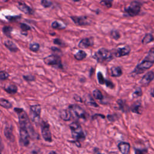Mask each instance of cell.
Segmentation results:
<instances>
[{"instance_id":"obj_49","label":"cell","mask_w":154,"mask_h":154,"mask_svg":"<svg viewBox=\"0 0 154 154\" xmlns=\"http://www.w3.org/2000/svg\"><path fill=\"white\" fill-rule=\"evenodd\" d=\"M73 1H75V2H78V1H79L80 0H72Z\"/></svg>"},{"instance_id":"obj_26","label":"cell","mask_w":154,"mask_h":154,"mask_svg":"<svg viewBox=\"0 0 154 154\" xmlns=\"http://www.w3.org/2000/svg\"><path fill=\"white\" fill-rule=\"evenodd\" d=\"M12 32V28L9 26H5L3 28V32L8 37H11V33Z\"/></svg>"},{"instance_id":"obj_11","label":"cell","mask_w":154,"mask_h":154,"mask_svg":"<svg viewBox=\"0 0 154 154\" xmlns=\"http://www.w3.org/2000/svg\"><path fill=\"white\" fill-rule=\"evenodd\" d=\"M72 21L77 25L84 26L88 25L90 24V20L86 16H70Z\"/></svg>"},{"instance_id":"obj_10","label":"cell","mask_w":154,"mask_h":154,"mask_svg":"<svg viewBox=\"0 0 154 154\" xmlns=\"http://www.w3.org/2000/svg\"><path fill=\"white\" fill-rule=\"evenodd\" d=\"M31 117L34 122H38L40 120L41 107L40 105H34L30 107Z\"/></svg>"},{"instance_id":"obj_38","label":"cell","mask_w":154,"mask_h":154,"mask_svg":"<svg viewBox=\"0 0 154 154\" xmlns=\"http://www.w3.org/2000/svg\"><path fill=\"white\" fill-rule=\"evenodd\" d=\"M20 28H21V30L23 31H24V32H27V31H28V30H31V27L29 25H28L27 24H24V23L20 24Z\"/></svg>"},{"instance_id":"obj_28","label":"cell","mask_w":154,"mask_h":154,"mask_svg":"<svg viewBox=\"0 0 154 154\" xmlns=\"http://www.w3.org/2000/svg\"><path fill=\"white\" fill-rule=\"evenodd\" d=\"M110 36L115 40H118L120 37V34L117 30H112L110 33Z\"/></svg>"},{"instance_id":"obj_5","label":"cell","mask_w":154,"mask_h":154,"mask_svg":"<svg viewBox=\"0 0 154 154\" xmlns=\"http://www.w3.org/2000/svg\"><path fill=\"white\" fill-rule=\"evenodd\" d=\"M141 4L140 2L134 1L130 3L129 6L125 8V12L130 16H136L138 15L141 10Z\"/></svg>"},{"instance_id":"obj_3","label":"cell","mask_w":154,"mask_h":154,"mask_svg":"<svg viewBox=\"0 0 154 154\" xmlns=\"http://www.w3.org/2000/svg\"><path fill=\"white\" fill-rule=\"evenodd\" d=\"M44 61L45 64L49 65V66H52L57 68H63V65L61 63V58L55 54L50 55L46 57H45L44 59Z\"/></svg>"},{"instance_id":"obj_41","label":"cell","mask_w":154,"mask_h":154,"mask_svg":"<svg viewBox=\"0 0 154 154\" xmlns=\"http://www.w3.org/2000/svg\"><path fill=\"white\" fill-rule=\"evenodd\" d=\"M87 104L90 105H91V106H94V107H97L98 105L96 104V102L92 99L91 98H90V99H89V101L87 102Z\"/></svg>"},{"instance_id":"obj_13","label":"cell","mask_w":154,"mask_h":154,"mask_svg":"<svg viewBox=\"0 0 154 154\" xmlns=\"http://www.w3.org/2000/svg\"><path fill=\"white\" fill-rule=\"evenodd\" d=\"M17 7L20 11L25 14L33 15L34 13L33 10L31 7H30L28 6H27L25 3L18 2Z\"/></svg>"},{"instance_id":"obj_23","label":"cell","mask_w":154,"mask_h":154,"mask_svg":"<svg viewBox=\"0 0 154 154\" xmlns=\"http://www.w3.org/2000/svg\"><path fill=\"white\" fill-rule=\"evenodd\" d=\"M4 90L9 94H15L18 91V87L14 84H10L7 87L4 88Z\"/></svg>"},{"instance_id":"obj_4","label":"cell","mask_w":154,"mask_h":154,"mask_svg":"<svg viewBox=\"0 0 154 154\" xmlns=\"http://www.w3.org/2000/svg\"><path fill=\"white\" fill-rule=\"evenodd\" d=\"M15 111L17 113L19 117V122L20 127H24L27 128V127L30 124L29 117L26 113V112L24 111L22 108H15L14 109Z\"/></svg>"},{"instance_id":"obj_43","label":"cell","mask_w":154,"mask_h":154,"mask_svg":"<svg viewBox=\"0 0 154 154\" xmlns=\"http://www.w3.org/2000/svg\"><path fill=\"white\" fill-rule=\"evenodd\" d=\"M51 50H52L53 51H54V52H60L61 53V51L58 49L57 48H56V47H52L51 48Z\"/></svg>"},{"instance_id":"obj_1","label":"cell","mask_w":154,"mask_h":154,"mask_svg":"<svg viewBox=\"0 0 154 154\" xmlns=\"http://www.w3.org/2000/svg\"><path fill=\"white\" fill-rule=\"evenodd\" d=\"M70 128L71 129L72 135V137L75 140V142H78L79 143L85 140L86 136L84 132L81 127L76 122L72 123L70 125Z\"/></svg>"},{"instance_id":"obj_7","label":"cell","mask_w":154,"mask_h":154,"mask_svg":"<svg viewBox=\"0 0 154 154\" xmlns=\"http://www.w3.org/2000/svg\"><path fill=\"white\" fill-rule=\"evenodd\" d=\"M41 129H42V134L44 140L48 142L52 141V136H51L49 125L48 123L42 122L41 124Z\"/></svg>"},{"instance_id":"obj_2","label":"cell","mask_w":154,"mask_h":154,"mask_svg":"<svg viewBox=\"0 0 154 154\" xmlns=\"http://www.w3.org/2000/svg\"><path fill=\"white\" fill-rule=\"evenodd\" d=\"M95 58L99 63H104L105 61H110L113 58V55L109 50L105 48H101L94 55Z\"/></svg>"},{"instance_id":"obj_45","label":"cell","mask_w":154,"mask_h":154,"mask_svg":"<svg viewBox=\"0 0 154 154\" xmlns=\"http://www.w3.org/2000/svg\"><path fill=\"white\" fill-rule=\"evenodd\" d=\"M94 154H104V153H101V152H99L98 150L96 151V150H95V152H94Z\"/></svg>"},{"instance_id":"obj_30","label":"cell","mask_w":154,"mask_h":154,"mask_svg":"<svg viewBox=\"0 0 154 154\" xmlns=\"http://www.w3.org/2000/svg\"><path fill=\"white\" fill-rule=\"evenodd\" d=\"M6 19L10 22H15L17 21V20H19L21 18V16L20 15H17V16H6Z\"/></svg>"},{"instance_id":"obj_19","label":"cell","mask_w":154,"mask_h":154,"mask_svg":"<svg viewBox=\"0 0 154 154\" xmlns=\"http://www.w3.org/2000/svg\"><path fill=\"white\" fill-rule=\"evenodd\" d=\"M4 44L5 46L11 51V52L15 53L18 51V48L17 47L16 45L13 42H12V40H6L4 41Z\"/></svg>"},{"instance_id":"obj_48","label":"cell","mask_w":154,"mask_h":154,"mask_svg":"<svg viewBox=\"0 0 154 154\" xmlns=\"http://www.w3.org/2000/svg\"><path fill=\"white\" fill-rule=\"evenodd\" d=\"M109 154H118V153L117 152H110L109 153Z\"/></svg>"},{"instance_id":"obj_9","label":"cell","mask_w":154,"mask_h":154,"mask_svg":"<svg viewBox=\"0 0 154 154\" xmlns=\"http://www.w3.org/2000/svg\"><path fill=\"white\" fill-rule=\"evenodd\" d=\"M70 112L74 113V114L80 119H86V113L85 111L77 105H71L69 106Z\"/></svg>"},{"instance_id":"obj_44","label":"cell","mask_w":154,"mask_h":154,"mask_svg":"<svg viewBox=\"0 0 154 154\" xmlns=\"http://www.w3.org/2000/svg\"><path fill=\"white\" fill-rule=\"evenodd\" d=\"M0 149L3 150V143H2V139L1 136H0Z\"/></svg>"},{"instance_id":"obj_47","label":"cell","mask_w":154,"mask_h":154,"mask_svg":"<svg viewBox=\"0 0 154 154\" xmlns=\"http://www.w3.org/2000/svg\"><path fill=\"white\" fill-rule=\"evenodd\" d=\"M49 154H58L57 152H56L55 151H51L49 152Z\"/></svg>"},{"instance_id":"obj_17","label":"cell","mask_w":154,"mask_h":154,"mask_svg":"<svg viewBox=\"0 0 154 154\" xmlns=\"http://www.w3.org/2000/svg\"><path fill=\"white\" fill-rule=\"evenodd\" d=\"M4 136L8 140L11 141L12 142H13L15 141V137L13 134L12 126L10 125H6L4 129Z\"/></svg>"},{"instance_id":"obj_12","label":"cell","mask_w":154,"mask_h":154,"mask_svg":"<svg viewBox=\"0 0 154 154\" xmlns=\"http://www.w3.org/2000/svg\"><path fill=\"white\" fill-rule=\"evenodd\" d=\"M131 52V48L128 46H123L121 48H119L116 51L115 53V56L117 57H121L128 56Z\"/></svg>"},{"instance_id":"obj_27","label":"cell","mask_w":154,"mask_h":154,"mask_svg":"<svg viewBox=\"0 0 154 154\" xmlns=\"http://www.w3.org/2000/svg\"><path fill=\"white\" fill-rule=\"evenodd\" d=\"M29 48L31 51H33V52H37V51L39 50L40 45L37 43H32L30 44Z\"/></svg>"},{"instance_id":"obj_31","label":"cell","mask_w":154,"mask_h":154,"mask_svg":"<svg viewBox=\"0 0 154 154\" xmlns=\"http://www.w3.org/2000/svg\"><path fill=\"white\" fill-rule=\"evenodd\" d=\"M9 77V74L6 71L2 70L0 71V80H6Z\"/></svg>"},{"instance_id":"obj_18","label":"cell","mask_w":154,"mask_h":154,"mask_svg":"<svg viewBox=\"0 0 154 154\" xmlns=\"http://www.w3.org/2000/svg\"><path fill=\"white\" fill-rule=\"evenodd\" d=\"M118 148L122 154H128L130 150L129 143L126 142H120L118 145Z\"/></svg>"},{"instance_id":"obj_40","label":"cell","mask_w":154,"mask_h":154,"mask_svg":"<svg viewBox=\"0 0 154 154\" xmlns=\"http://www.w3.org/2000/svg\"><path fill=\"white\" fill-rule=\"evenodd\" d=\"M54 44L56 45H60V46H62L64 44L63 41L60 39H55L54 40Z\"/></svg>"},{"instance_id":"obj_37","label":"cell","mask_w":154,"mask_h":154,"mask_svg":"<svg viewBox=\"0 0 154 154\" xmlns=\"http://www.w3.org/2000/svg\"><path fill=\"white\" fill-rule=\"evenodd\" d=\"M146 59L154 61L153 60V59H154V48H152L149 51V52L148 53V56L146 57Z\"/></svg>"},{"instance_id":"obj_8","label":"cell","mask_w":154,"mask_h":154,"mask_svg":"<svg viewBox=\"0 0 154 154\" xmlns=\"http://www.w3.org/2000/svg\"><path fill=\"white\" fill-rule=\"evenodd\" d=\"M29 136L27 128L20 127V142L23 146H27L30 144Z\"/></svg>"},{"instance_id":"obj_14","label":"cell","mask_w":154,"mask_h":154,"mask_svg":"<svg viewBox=\"0 0 154 154\" xmlns=\"http://www.w3.org/2000/svg\"><path fill=\"white\" fill-rule=\"evenodd\" d=\"M97 76H98V82L100 84H101V85L105 84L107 86V87H108L110 89H113V87H115L114 84L111 81L105 79V78L104 77L103 75H102V74L101 72H99L98 73Z\"/></svg>"},{"instance_id":"obj_34","label":"cell","mask_w":154,"mask_h":154,"mask_svg":"<svg viewBox=\"0 0 154 154\" xmlns=\"http://www.w3.org/2000/svg\"><path fill=\"white\" fill-rule=\"evenodd\" d=\"M41 4H42L45 8H48L50 7L51 6L53 5V3L49 0H41L40 1Z\"/></svg>"},{"instance_id":"obj_51","label":"cell","mask_w":154,"mask_h":154,"mask_svg":"<svg viewBox=\"0 0 154 154\" xmlns=\"http://www.w3.org/2000/svg\"><path fill=\"white\" fill-rule=\"evenodd\" d=\"M152 1H154V0H152Z\"/></svg>"},{"instance_id":"obj_22","label":"cell","mask_w":154,"mask_h":154,"mask_svg":"<svg viewBox=\"0 0 154 154\" xmlns=\"http://www.w3.org/2000/svg\"><path fill=\"white\" fill-rule=\"evenodd\" d=\"M86 56H87L86 53L83 50H79V51H78L77 53L74 56L75 58L77 60H79V61L83 60V59H84L86 57Z\"/></svg>"},{"instance_id":"obj_25","label":"cell","mask_w":154,"mask_h":154,"mask_svg":"<svg viewBox=\"0 0 154 154\" xmlns=\"http://www.w3.org/2000/svg\"><path fill=\"white\" fill-rule=\"evenodd\" d=\"M0 105L7 109L12 107V104L5 99H0Z\"/></svg>"},{"instance_id":"obj_20","label":"cell","mask_w":154,"mask_h":154,"mask_svg":"<svg viewBox=\"0 0 154 154\" xmlns=\"http://www.w3.org/2000/svg\"><path fill=\"white\" fill-rule=\"evenodd\" d=\"M111 74L113 77H120L122 75V70L119 66H113L111 68Z\"/></svg>"},{"instance_id":"obj_35","label":"cell","mask_w":154,"mask_h":154,"mask_svg":"<svg viewBox=\"0 0 154 154\" xmlns=\"http://www.w3.org/2000/svg\"><path fill=\"white\" fill-rule=\"evenodd\" d=\"M101 4L103 6H105L107 8H110L112 6V1L111 0H102L101 2Z\"/></svg>"},{"instance_id":"obj_29","label":"cell","mask_w":154,"mask_h":154,"mask_svg":"<svg viewBox=\"0 0 154 154\" xmlns=\"http://www.w3.org/2000/svg\"><path fill=\"white\" fill-rule=\"evenodd\" d=\"M93 94H94V96L96 99L101 100L102 99V98H103V96H102V93L98 89H95L93 91Z\"/></svg>"},{"instance_id":"obj_46","label":"cell","mask_w":154,"mask_h":154,"mask_svg":"<svg viewBox=\"0 0 154 154\" xmlns=\"http://www.w3.org/2000/svg\"><path fill=\"white\" fill-rule=\"evenodd\" d=\"M150 95H151V96H152V97H154V88H153V89L151 91V92H150Z\"/></svg>"},{"instance_id":"obj_36","label":"cell","mask_w":154,"mask_h":154,"mask_svg":"<svg viewBox=\"0 0 154 154\" xmlns=\"http://www.w3.org/2000/svg\"><path fill=\"white\" fill-rule=\"evenodd\" d=\"M142 95V91L140 88H137L136 91L133 93L132 97L134 98H137L139 97H140Z\"/></svg>"},{"instance_id":"obj_42","label":"cell","mask_w":154,"mask_h":154,"mask_svg":"<svg viewBox=\"0 0 154 154\" xmlns=\"http://www.w3.org/2000/svg\"><path fill=\"white\" fill-rule=\"evenodd\" d=\"M135 153L136 154H145L144 152H143L142 150H140V149H136L135 150Z\"/></svg>"},{"instance_id":"obj_15","label":"cell","mask_w":154,"mask_h":154,"mask_svg":"<svg viewBox=\"0 0 154 154\" xmlns=\"http://www.w3.org/2000/svg\"><path fill=\"white\" fill-rule=\"evenodd\" d=\"M154 78V73L152 71L148 72L140 80V83L143 85H148Z\"/></svg>"},{"instance_id":"obj_50","label":"cell","mask_w":154,"mask_h":154,"mask_svg":"<svg viewBox=\"0 0 154 154\" xmlns=\"http://www.w3.org/2000/svg\"><path fill=\"white\" fill-rule=\"evenodd\" d=\"M1 151H2V150L0 149V154H1Z\"/></svg>"},{"instance_id":"obj_32","label":"cell","mask_w":154,"mask_h":154,"mask_svg":"<svg viewBox=\"0 0 154 154\" xmlns=\"http://www.w3.org/2000/svg\"><path fill=\"white\" fill-rule=\"evenodd\" d=\"M140 108V103H136L131 108V110L132 112L136 113L137 114H140V112L139 111Z\"/></svg>"},{"instance_id":"obj_39","label":"cell","mask_w":154,"mask_h":154,"mask_svg":"<svg viewBox=\"0 0 154 154\" xmlns=\"http://www.w3.org/2000/svg\"><path fill=\"white\" fill-rule=\"evenodd\" d=\"M23 78H24V79H25L26 81H33L35 80V77L32 75H24L23 76Z\"/></svg>"},{"instance_id":"obj_24","label":"cell","mask_w":154,"mask_h":154,"mask_svg":"<svg viewBox=\"0 0 154 154\" xmlns=\"http://www.w3.org/2000/svg\"><path fill=\"white\" fill-rule=\"evenodd\" d=\"M153 40H154L153 36L151 34L148 33L144 37H143V39L141 40V42L143 44L146 45V44H148L149 43L152 42Z\"/></svg>"},{"instance_id":"obj_33","label":"cell","mask_w":154,"mask_h":154,"mask_svg":"<svg viewBox=\"0 0 154 154\" xmlns=\"http://www.w3.org/2000/svg\"><path fill=\"white\" fill-rule=\"evenodd\" d=\"M51 27L54 29H63L65 28V26H63L57 21H54L51 24Z\"/></svg>"},{"instance_id":"obj_16","label":"cell","mask_w":154,"mask_h":154,"mask_svg":"<svg viewBox=\"0 0 154 154\" xmlns=\"http://www.w3.org/2000/svg\"><path fill=\"white\" fill-rule=\"evenodd\" d=\"M94 44V40L91 38H84L79 42L78 44V46L80 48L87 49L90 46H93Z\"/></svg>"},{"instance_id":"obj_21","label":"cell","mask_w":154,"mask_h":154,"mask_svg":"<svg viewBox=\"0 0 154 154\" xmlns=\"http://www.w3.org/2000/svg\"><path fill=\"white\" fill-rule=\"evenodd\" d=\"M60 117L63 120H64L65 121H68L70 119V117H71L70 111H69V110H61L60 111Z\"/></svg>"},{"instance_id":"obj_6","label":"cell","mask_w":154,"mask_h":154,"mask_svg":"<svg viewBox=\"0 0 154 154\" xmlns=\"http://www.w3.org/2000/svg\"><path fill=\"white\" fill-rule=\"evenodd\" d=\"M153 64H154V61L146 58L143 60L141 63H140L139 65L137 66V67L134 69V72L137 74H141L146 70L150 69L153 66Z\"/></svg>"}]
</instances>
